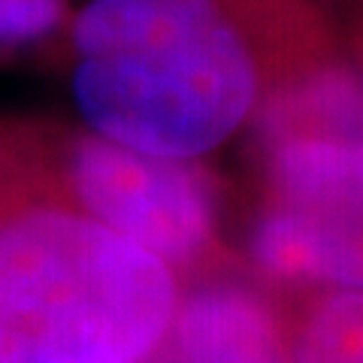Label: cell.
<instances>
[{"label":"cell","mask_w":363,"mask_h":363,"mask_svg":"<svg viewBox=\"0 0 363 363\" xmlns=\"http://www.w3.org/2000/svg\"><path fill=\"white\" fill-rule=\"evenodd\" d=\"M73 94L104 140L191 157L227 140L255 100V64L215 0H91Z\"/></svg>","instance_id":"cell-1"},{"label":"cell","mask_w":363,"mask_h":363,"mask_svg":"<svg viewBox=\"0 0 363 363\" xmlns=\"http://www.w3.org/2000/svg\"><path fill=\"white\" fill-rule=\"evenodd\" d=\"M173 309L164 260L100 221L0 224V363H143Z\"/></svg>","instance_id":"cell-2"},{"label":"cell","mask_w":363,"mask_h":363,"mask_svg":"<svg viewBox=\"0 0 363 363\" xmlns=\"http://www.w3.org/2000/svg\"><path fill=\"white\" fill-rule=\"evenodd\" d=\"M297 363H363V291L339 294L312 315Z\"/></svg>","instance_id":"cell-7"},{"label":"cell","mask_w":363,"mask_h":363,"mask_svg":"<svg viewBox=\"0 0 363 363\" xmlns=\"http://www.w3.org/2000/svg\"><path fill=\"white\" fill-rule=\"evenodd\" d=\"M61 21V0H0V45H25Z\"/></svg>","instance_id":"cell-8"},{"label":"cell","mask_w":363,"mask_h":363,"mask_svg":"<svg viewBox=\"0 0 363 363\" xmlns=\"http://www.w3.org/2000/svg\"><path fill=\"white\" fill-rule=\"evenodd\" d=\"M143 363H145V360H143Z\"/></svg>","instance_id":"cell-9"},{"label":"cell","mask_w":363,"mask_h":363,"mask_svg":"<svg viewBox=\"0 0 363 363\" xmlns=\"http://www.w3.org/2000/svg\"><path fill=\"white\" fill-rule=\"evenodd\" d=\"M269 161L294 209L363 218V88L324 76L281 97Z\"/></svg>","instance_id":"cell-4"},{"label":"cell","mask_w":363,"mask_h":363,"mask_svg":"<svg viewBox=\"0 0 363 363\" xmlns=\"http://www.w3.org/2000/svg\"><path fill=\"white\" fill-rule=\"evenodd\" d=\"M179 363H285L276 324L255 297L233 288L203 291L179 315Z\"/></svg>","instance_id":"cell-6"},{"label":"cell","mask_w":363,"mask_h":363,"mask_svg":"<svg viewBox=\"0 0 363 363\" xmlns=\"http://www.w3.org/2000/svg\"><path fill=\"white\" fill-rule=\"evenodd\" d=\"M255 255L276 276L363 291V218L291 206L257 227Z\"/></svg>","instance_id":"cell-5"},{"label":"cell","mask_w":363,"mask_h":363,"mask_svg":"<svg viewBox=\"0 0 363 363\" xmlns=\"http://www.w3.org/2000/svg\"><path fill=\"white\" fill-rule=\"evenodd\" d=\"M73 182L91 215L161 260L197 255L209 236V194L173 157L88 143L76 152Z\"/></svg>","instance_id":"cell-3"}]
</instances>
